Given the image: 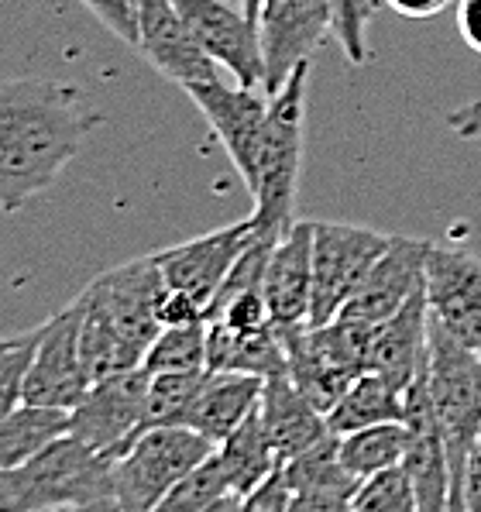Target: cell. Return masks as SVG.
<instances>
[{
    "instance_id": "13",
    "label": "cell",
    "mask_w": 481,
    "mask_h": 512,
    "mask_svg": "<svg viewBox=\"0 0 481 512\" xmlns=\"http://www.w3.org/2000/svg\"><path fill=\"white\" fill-rule=\"evenodd\" d=\"M427 306L447 334L481 351V262L471 251L430 244Z\"/></svg>"
},
{
    "instance_id": "26",
    "label": "cell",
    "mask_w": 481,
    "mask_h": 512,
    "mask_svg": "<svg viewBox=\"0 0 481 512\" xmlns=\"http://www.w3.org/2000/svg\"><path fill=\"white\" fill-rule=\"evenodd\" d=\"M409 440H413V430L406 427V420L375 423V427H361L337 437V454H341L344 468L351 475L368 478L382 468L402 464L409 451Z\"/></svg>"
},
{
    "instance_id": "19",
    "label": "cell",
    "mask_w": 481,
    "mask_h": 512,
    "mask_svg": "<svg viewBox=\"0 0 481 512\" xmlns=\"http://www.w3.org/2000/svg\"><path fill=\"white\" fill-rule=\"evenodd\" d=\"M289 488H293V509L289 512H313V509H351L361 478L344 468L337 454V433H327L303 454L282 464Z\"/></svg>"
},
{
    "instance_id": "1",
    "label": "cell",
    "mask_w": 481,
    "mask_h": 512,
    "mask_svg": "<svg viewBox=\"0 0 481 512\" xmlns=\"http://www.w3.org/2000/svg\"><path fill=\"white\" fill-rule=\"evenodd\" d=\"M100 117L83 90L49 76L0 83V210L18 214L59 183Z\"/></svg>"
},
{
    "instance_id": "21",
    "label": "cell",
    "mask_w": 481,
    "mask_h": 512,
    "mask_svg": "<svg viewBox=\"0 0 481 512\" xmlns=\"http://www.w3.org/2000/svg\"><path fill=\"white\" fill-rule=\"evenodd\" d=\"M265 378L262 375H244V372H210L203 378L200 392L193 396V403L186 406V413L179 416V423L196 433H203L207 440H220L227 433H234L248 420L251 409L262 403Z\"/></svg>"
},
{
    "instance_id": "16",
    "label": "cell",
    "mask_w": 481,
    "mask_h": 512,
    "mask_svg": "<svg viewBox=\"0 0 481 512\" xmlns=\"http://www.w3.org/2000/svg\"><path fill=\"white\" fill-rule=\"evenodd\" d=\"M430 244L423 238H392L385 255L372 265L361 289L354 293L337 317L361 320V324H382L392 313L409 303L427 282V255Z\"/></svg>"
},
{
    "instance_id": "32",
    "label": "cell",
    "mask_w": 481,
    "mask_h": 512,
    "mask_svg": "<svg viewBox=\"0 0 481 512\" xmlns=\"http://www.w3.org/2000/svg\"><path fill=\"white\" fill-rule=\"evenodd\" d=\"M378 4H382V0H330V7H334V38L354 66L372 62L368 28H372Z\"/></svg>"
},
{
    "instance_id": "27",
    "label": "cell",
    "mask_w": 481,
    "mask_h": 512,
    "mask_svg": "<svg viewBox=\"0 0 481 512\" xmlns=\"http://www.w3.org/2000/svg\"><path fill=\"white\" fill-rule=\"evenodd\" d=\"M83 310V303H80ZM80 351H83V365L90 382H104L110 375H124L134 372V368L145 365V351L134 341L121 334L117 327H110L107 320L93 317V313L83 310L80 320Z\"/></svg>"
},
{
    "instance_id": "6",
    "label": "cell",
    "mask_w": 481,
    "mask_h": 512,
    "mask_svg": "<svg viewBox=\"0 0 481 512\" xmlns=\"http://www.w3.org/2000/svg\"><path fill=\"white\" fill-rule=\"evenodd\" d=\"M392 234L354 224L313 220V299L310 327L330 324L358 293L372 265L385 255Z\"/></svg>"
},
{
    "instance_id": "30",
    "label": "cell",
    "mask_w": 481,
    "mask_h": 512,
    "mask_svg": "<svg viewBox=\"0 0 481 512\" xmlns=\"http://www.w3.org/2000/svg\"><path fill=\"white\" fill-rule=\"evenodd\" d=\"M152 375V372H148ZM210 368H193V372H155L148 378V396H145V430L162 427V423H179L186 406L200 392L203 378Z\"/></svg>"
},
{
    "instance_id": "23",
    "label": "cell",
    "mask_w": 481,
    "mask_h": 512,
    "mask_svg": "<svg viewBox=\"0 0 481 512\" xmlns=\"http://www.w3.org/2000/svg\"><path fill=\"white\" fill-rule=\"evenodd\" d=\"M392 420H406V399H402V392L389 378L372 372V368L354 378L348 389H344V396L327 413V427L337 437Z\"/></svg>"
},
{
    "instance_id": "31",
    "label": "cell",
    "mask_w": 481,
    "mask_h": 512,
    "mask_svg": "<svg viewBox=\"0 0 481 512\" xmlns=\"http://www.w3.org/2000/svg\"><path fill=\"white\" fill-rule=\"evenodd\" d=\"M351 509L354 512H420L413 482H409L402 464H392V468H382V471H375V475L361 478L358 492H354V499H351Z\"/></svg>"
},
{
    "instance_id": "39",
    "label": "cell",
    "mask_w": 481,
    "mask_h": 512,
    "mask_svg": "<svg viewBox=\"0 0 481 512\" xmlns=\"http://www.w3.org/2000/svg\"><path fill=\"white\" fill-rule=\"evenodd\" d=\"M457 28L468 49L481 55V0H457Z\"/></svg>"
},
{
    "instance_id": "40",
    "label": "cell",
    "mask_w": 481,
    "mask_h": 512,
    "mask_svg": "<svg viewBox=\"0 0 481 512\" xmlns=\"http://www.w3.org/2000/svg\"><path fill=\"white\" fill-rule=\"evenodd\" d=\"M258 7H262V0H241V11H244V14H248V18H251V21H255V18H258Z\"/></svg>"
},
{
    "instance_id": "7",
    "label": "cell",
    "mask_w": 481,
    "mask_h": 512,
    "mask_svg": "<svg viewBox=\"0 0 481 512\" xmlns=\"http://www.w3.org/2000/svg\"><path fill=\"white\" fill-rule=\"evenodd\" d=\"M165 293H169L165 275L159 269V262H155V255H148L100 272L76 299L83 303L86 313L107 320L110 327L121 330L141 351H148V344L165 327L162 324Z\"/></svg>"
},
{
    "instance_id": "15",
    "label": "cell",
    "mask_w": 481,
    "mask_h": 512,
    "mask_svg": "<svg viewBox=\"0 0 481 512\" xmlns=\"http://www.w3.org/2000/svg\"><path fill=\"white\" fill-rule=\"evenodd\" d=\"M200 45L220 62V69L234 76V83L262 86V42H258V25L227 0H169Z\"/></svg>"
},
{
    "instance_id": "2",
    "label": "cell",
    "mask_w": 481,
    "mask_h": 512,
    "mask_svg": "<svg viewBox=\"0 0 481 512\" xmlns=\"http://www.w3.org/2000/svg\"><path fill=\"white\" fill-rule=\"evenodd\" d=\"M114 461L73 433H62L35 458L0 471V512L117 509Z\"/></svg>"
},
{
    "instance_id": "22",
    "label": "cell",
    "mask_w": 481,
    "mask_h": 512,
    "mask_svg": "<svg viewBox=\"0 0 481 512\" xmlns=\"http://www.w3.org/2000/svg\"><path fill=\"white\" fill-rule=\"evenodd\" d=\"M207 368L210 372H244V375H262L286 368V348L275 324L241 330L231 324L210 320L207 324Z\"/></svg>"
},
{
    "instance_id": "36",
    "label": "cell",
    "mask_w": 481,
    "mask_h": 512,
    "mask_svg": "<svg viewBox=\"0 0 481 512\" xmlns=\"http://www.w3.org/2000/svg\"><path fill=\"white\" fill-rule=\"evenodd\" d=\"M392 14L399 18H409V21H430L437 14H444L447 7H454L457 0H382Z\"/></svg>"
},
{
    "instance_id": "5",
    "label": "cell",
    "mask_w": 481,
    "mask_h": 512,
    "mask_svg": "<svg viewBox=\"0 0 481 512\" xmlns=\"http://www.w3.org/2000/svg\"><path fill=\"white\" fill-rule=\"evenodd\" d=\"M214 440L183 427L162 423L131 440V447L114 461V495L121 512H152L203 458L214 454Z\"/></svg>"
},
{
    "instance_id": "12",
    "label": "cell",
    "mask_w": 481,
    "mask_h": 512,
    "mask_svg": "<svg viewBox=\"0 0 481 512\" xmlns=\"http://www.w3.org/2000/svg\"><path fill=\"white\" fill-rule=\"evenodd\" d=\"M134 49H141V55L165 80L183 90L220 80V62L203 49L200 38L169 0H138V45Z\"/></svg>"
},
{
    "instance_id": "41",
    "label": "cell",
    "mask_w": 481,
    "mask_h": 512,
    "mask_svg": "<svg viewBox=\"0 0 481 512\" xmlns=\"http://www.w3.org/2000/svg\"><path fill=\"white\" fill-rule=\"evenodd\" d=\"M11 344H14V337H0V351L11 348Z\"/></svg>"
},
{
    "instance_id": "20",
    "label": "cell",
    "mask_w": 481,
    "mask_h": 512,
    "mask_svg": "<svg viewBox=\"0 0 481 512\" xmlns=\"http://www.w3.org/2000/svg\"><path fill=\"white\" fill-rule=\"evenodd\" d=\"M258 409H262L265 430H268V437H272L279 464L303 454L306 447H313L317 440H323L330 433L327 416L299 392V385L293 382V375H289L286 368L265 378Z\"/></svg>"
},
{
    "instance_id": "25",
    "label": "cell",
    "mask_w": 481,
    "mask_h": 512,
    "mask_svg": "<svg viewBox=\"0 0 481 512\" xmlns=\"http://www.w3.org/2000/svg\"><path fill=\"white\" fill-rule=\"evenodd\" d=\"M62 433H69V409L18 403L0 420V471L35 458Z\"/></svg>"
},
{
    "instance_id": "10",
    "label": "cell",
    "mask_w": 481,
    "mask_h": 512,
    "mask_svg": "<svg viewBox=\"0 0 481 512\" xmlns=\"http://www.w3.org/2000/svg\"><path fill=\"white\" fill-rule=\"evenodd\" d=\"M258 42H262L265 93H275L334 35V7L330 0H262L258 7Z\"/></svg>"
},
{
    "instance_id": "14",
    "label": "cell",
    "mask_w": 481,
    "mask_h": 512,
    "mask_svg": "<svg viewBox=\"0 0 481 512\" xmlns=\"http://www.w3.org/2000/svg\"><path fill=\"white\" fill-rule=\"evenodd\" d=\"M186 93H189V100L200 107V114L207 117L217 141L227 148L234 169H238V176L244 179V186L251 189V183H255L258 135H262V124L268 114L265 86L210 80V83L193 86V90H186Z\"/></svg>"
},
{
    "instance_id": "8",
    "label": "cell",
    "mask_w": 481,
    "mask_h": 512,
    "mask_svg": "<svg viewBox=\"0 0 481 512\" xmlns=\"http://www.w3.org/2000/svg\"><path fill=\"white\" fill-rule=\"evenodd\" d=\"M80 320V299H73L49 324L38 327L35 351L25 372V403L73 409L90 392L93 382L80 351Z\"/></svg>"
},
{
    "instance_id": "24",
    "label": "cell",
    "mask_w": 481,
    "mask_h": 512,
    "mask_svg": "<svg viewBox=\"0 0 481 512\" xmlns=\"http://www.w3.org/2000/svg\"><path fill=\"white\" fill-rule=\"evenodd\" d=\"M217 458L227 471L231 492L241 495V506H244V495H248L255 485H262L265 478L272 475L275 464H279V458H275V447H272V437H268V430H265L262 409H251L248 420L220 440Z\"/></svg>"
},
{
    "instance_id": "18",
    "label": "cell",
    "mask_w": 481,
    "mask_h": 512,
    "mask_svg": "<svg viewBox=\"0 0 481 512\" xmlns=\"http://www.w3.org/2000/svg\"><path fill=\"white\" fill-rule=\"evenodd\" d=\"M427 344H430V306H427V282H423V289L409 296V303L402 310H396L382 324H375L368 368L385 375L406 396V389L413 385V378L420 375L423 361H427Z\"/></svg>"
},
{
    "instance_id": "28",
    "label": "cell",
    "mask_w": 481,
    "mask_h": 512,
    "mask_svg": "<svg viewBox=\"0 0 481 512\" xmlns=\"http://www.w3.org/2000/svg\"><path fill=\"white\" fill-rule=\"evenodd\" d=\"M165 512H217V509H241V495L231 492L227 471L217 458V447L210 458H203L193 471L162 499Z\"/></svg>"
},
{
    "instance_id": "11",
    "label": "cell",
    "mask_w": 481,
    "mask_h": 512,
    "mask_svg": "<svg viewBox=\"0 0 481 512\" xmlns=\"http://www.w3.org/2000/svg\"><path fill=\"white\" fill-rule=\"evenodd\" d=\"M251 238H255V220L244 217L238 224L203 234V238L155 251V262L165 275V286L196 299L207 313L210 299L220 289V282L227 279L231 265L238 262V255L251 244Z\"/></svg>"
},
{
    "instance_id": "3",
    "label": "cell",
    "mask_w": 481,
    "mask_h": 512,
    "mask_svg": "<svg viewBox=\"0 0 481 512\" xmlns=\"http://www.w3.org/2000/svg\"><path fill=\"white\" fill-rule=\"evenodd\" d=\"M306 83H310V59L299 62L293 76L275 93H268V114L255 152V183L248 189L255 200V210H251L255 234H268V238H282L296 220Z\"/></svg>"
},
{
    "instance_id": "33",
    "label": "cell",
    "mask_w": 481,
    "mask_h": 512,
    "mask_svg": "<svg viewBox=\"0 0 481 512\" xmlns=\"http://www.w3.org/2000/svg\"><path fill=\"white\" fill-rule=\"evenodd\" d=\"M35 337L38 330H31V334L14 337L11 348L0 351V420L18 403H25V372L35 351Z\"/></svg>"
},
{
    "instance_id": "17",
    "label": "cell",
    "mask_w": 481,
    "mask_h": 512,
    "mask_svg": "<svg viewBox=\"0 0 481 512\" xmlns=\"http://www.w3.org/2000/svg\"><path fill=\"white\" fill-rule=\"evenodd\" d=\"M265 299L275 330L310 324L313 299V220H293L275 244L265 272Z\"/></svg>"
},
{
    "instance_id": "34",
    "label": "cell",
    "mask_w": 481,
    "mask_h": 512,
    "mask_svg": "<svg viewBox=\"0 0 481 512\" xmlns=\"http://www.w3.org/2000/svg\"><path fill=\"white\" fill-rule=\"evenodd\" d=\"M110 35L138 45V0H80Z\"/></svg>"
},
{
    "instance_id": "9",
    "label": "cell",
    "mask_w": 481,
    "mask_h": 512,
    "mask_svg": "<svg viewBox=\"0 0 481 512\" xmlns=\"http://www.w3.org/2000/svg\"><path fill=\"white\" fill-rule=\"evenodd\" d=\"M145 365L124 375H110L93 382L90 392L69 409V433L90 444L93 451L121 458L131 440L145 430V396H148Z\"/></svg>"
},
{
    "instance_id": "35",
    "label": "cell",
    "mask_w": 481,
    "mask_h": 512,
    "mask_svg": "<svg viewBox=\"0 0 481 512\" xmlns=\"http://www.w3.org/2000/svg\"><path fill=\"white\" fill-rule=\"evenodd\" d=\"M241 509L244 512H289L293 509V488H289L286 475H282V464H275L272 475L244 495Z\"/></svg>"
},
{
    "instance_id": "29",
    "label": "cell",
    "mask_w": 481,
    "mask_h": 512,
    "mask_svg": "<svg viewBox=\"0 0 481 512\" xmlns=\"http://www.w3.org/2000/svg\"><path fill=\"white\" fill-rule=\"evenodd\" d=\"M207 368V320L165 324L145 351V372H193Z\"/></svg>"
},
{
    "instance_id": "38",
    "label": "cell",
    "mask_w": 481,
    "mask_h": 512,
    "mask_svg": "<svg viewBox=\"0 0 481 512\" xmlns=\"http://www.w3.org/2000/svg\"><path fill=\"white\" fill-rule=\"evenodd\" d=\"M447 128H451L457 138L481 141V100H468V104L454 107L451 114H447Z\"/></svg>"
},
{
    "instance_id": "37",
    "label": "cell",
    "mask_w": 481,
    "mask_h": 512,
    "mask_svg": "<svg viewBox=\"0 0 481 512\" xmlns=\"http://www.w3.org/2000/svg\"><path fill=\"white\" fill-rule=\"evenodd\" d=\"M461 512H481V437L468 458L461 482Z\"/></svg>"
},
{
    "instance_id": "4",
    "label": "cell",
    "mask_w": 481,
    "mask_h": 512,
    "mask_svg": "<svg viewBox=\"0 0 481 512\" xmlns=\"http://www.w3.org/2000/svg\"><path fill=\"white\" fill-rule=\"evenodd\" d=\"M427 396L451 464V509L461 512V482L481 437V351L461 344L430 317Z\"/></svg>"
}]
</instances>
